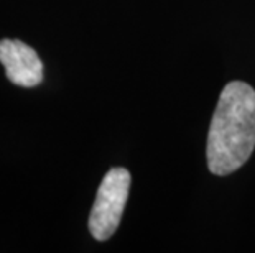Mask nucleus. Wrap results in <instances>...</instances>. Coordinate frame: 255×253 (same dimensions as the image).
Listing matches in <instances>:
<instances>
[{"instance_id":"f03ea898","label":"nucleus","mask_w":255,"mask_h":253,"mask_svg":"<svg viewBox=\"0 0 255 253\" xmlns=\"http://www.w3.org/2000/svg\"><path fill=\"white\" fill-rule=\"evenodd\" d=\"M132 176L126 168H111L97 189L89 215V232L96 240H107L116 234L130 192Z\"/></svg>"},{"instance_id":"7ed1b4c3","label":"nucleus","mask_w":255,"mask_h":253,"mask_svg":"<svg viewBox=\"0 0 255 253\" xmlns=\"http://www.w3.org/2000/svg\"><path fill=\"white\" fill-rule=\"evenodd\" d=\"M0 63L8 81L20 87H35L43 81V61L31 46L20 40L0 41Z\"/></svg>"},{"instance_id":"f257e3e1","label":"nucleus","mask_w":255,"mask_h":253,"mask_svg":"<svg viewBox=\"0 0 255 253\" xmlns=\"http://www.w3.org/2000/svg\"><path fill=\"white\" fill-rule=\"evenodd\" d=\"M255 148V90L242 81H232L222 89L209 125V171L227 176L251 158Z\"/></svg>"}]
</instances>
